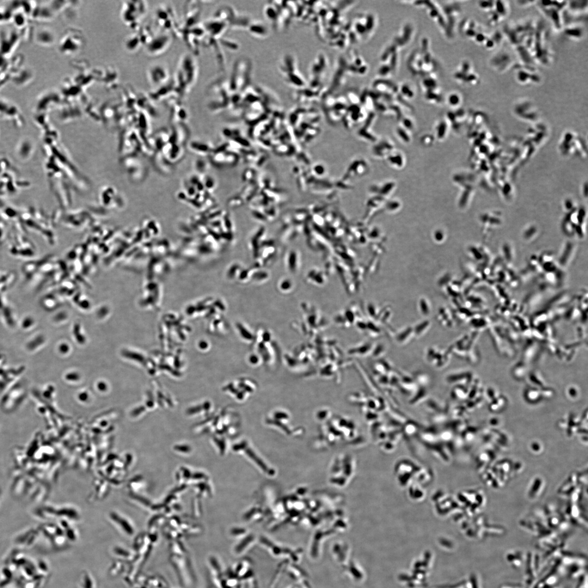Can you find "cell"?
I'll use <instances>...</instances> for the list:
<instances>
[{
	"mask_svg": "<svg viewBox=\"0 0 588 588\" xmlns=\"http://www.w3.org/2000/svg\"><path fill=\"white\" fill-rule=\"evenodd\" d=\"M278 70L284 82L290 86L302 90L307 86L308 82L300 71L296 58L292 54H286L278 63Z\"/></svg>",
	"mask_w": 588,
	"mask_h": 588,
	"instance_id": "cell-1",
	"label": "cell"
},
{
	"mask_svg": "<svg viewBox=\"0 0 588 588\" xmlns=\"http://www.w3.org/2000/svg\"><path fill=\"white\" fill-rule=\"evenodd\" d=\"M538 7L541 9L544 14L552 23L556 29L560 30L564 26L562 16V10L566 6V2H539Z\"/></svg>",
	"mask_w": 588,
	"mask_h": 588,
	"instance_id": "cell-3",
	"label": "cell"
},
{
	"mask_svg": "<svg viewBox=\"0 0 588 588\" xmlns=\"http://www.w3.org/2000/svg\"><path fill=\"white\" fill-rule=\"evenodd\" d=\"M514 68L516 78L520 84L526 85L540 82V76L532 69V66H518Z\"/></svg>",
	"mask_w": 588,
	"mask_h": 588,
	"instance_id": "cell-4",
	"label": "cell"
},
{
	"mask_svg": "<svg viewBox=\"0 0 588 588\" xmlns=\"http://www.w3.org/2000/svg\"><path fill=\"white\" fill-rule=\"evenodd\" d=\"M545 487L544 480L541 477H536L531 482L528 490V497L531 500L539 498L544 492Z\"/></svg>",
	"mask_w": 588,
	"mask_h": 588,
	"instance_id": "cell-5",
	"label": "cell"
},
{
	"mask_svg": "<svg viewBox=\"0 0 588 588\" xmlns=\"http://www.w3.org/2000/svg\"><path fill=\"white\" fill-rule=\"evenodd\" d=\"M480 8L485 12L488 24L492 26H498L509 16L510 7L505 1H485L480 3Z\"/></svg>",
	"mask_w": 588,
	"mask_h": 588,
	"instance_id": "cell-2",
	"label": "cell"
},
{
	"mask_svg": "<svg viewBox=\"0 0 588 588\" xmlns=\"http://www.w3.org/2000/svg\"><path fill=\"white\" fill-rule=\"evenodd\" d=\"M278 286L280 292L288 293L292 291L294 283L292 280L290 278H283L279 280Z\"/></svg>",
	"mask_w": 588,
	"mask_h": 588,
	"instance_id": "cell-7",
	"label": "cell"
},
{
	"mask_svg": "<svg viewBox=\"0 0 588 588\" xmlns=\"http://www.w3.org/2000/svg\"><path fill=\"white\" fill-rule=\"evenodd\" d=\"M450 100V103L453 104V105H456V104L458 103L459 100H459L458 96L456 95L452 96Z\"/></svg>",
	"mask_w": 588,
	"mask_h": 588,
	"instance_id": "cell-9",
	"label": "cell"
},
{
	"mask_svg": "<svg viewBox=\"0 0 588 588\" xmlns=\"http://www.w3.org/2000/svg\"><path fill=\"white\" fill-rule=\"evenodd\" d=\"M289 253L290 254H289L288 256H287L286 260V264L287 266L286 267H287V268H288L290 272H296V267L295 266L296 264V266L298 265V262H296L294 261H297L298 262V254H296V252H295V251H290V252Z\"/></svg>",
	"mask_w": 588,
	"mask_h": 588,
	"instance_id": "cell-8",
	"label": "cell"
},
{
	"mask_svg": "<svg viewBox=\"0 0 588 588\" xmlns=\"http://www.w3.org/2000/svg\"><path fill=\"white\" fill-rule=\"evenodd\" d=\"M264 23L256 22L252 26L250 32L258 38H266L268 34V30Z\"/></svg>",
	"mask_w": 588,
	"mask_h": 588,
	"instance_id": "cell-6",
	"label": "cell"
}]
</instances>
